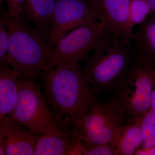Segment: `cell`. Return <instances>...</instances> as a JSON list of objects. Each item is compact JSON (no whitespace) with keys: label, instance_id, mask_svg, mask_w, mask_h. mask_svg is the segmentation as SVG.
Listing matches in <instances>:
<instances>
[{"label":"cell","instance_id":"1","mask_svg":"<svg viewBox=\"0 0 155 155\" xmlns=\"http://www.w3.org/2000/svg\"><path fill=\"white\" fill-rule=\"evenodd\" d=\"M41 76L48 101L69 122L83 117L97 101L79 62L59 64Z\"/></svg>","mask_w":155,"mask_h":155},{"label":"cell","instance_id":"2","mask_svg":"<svg viewBox=\"0 0 155 155\" xmlns=\"http://www.w3.org/2000/svg\"><path fill=\"white\" fill-rule=\"evenodd\" d=\"M9 36L7 62L19 75L35 82L43 73L50 50L47 31L32 27L21 17H10L1 9Z\"/></svg>","mask_w":155,"mask_h":155},{"label":"cell","instance_id":"3","mask_svg":"<svg viewBox=\"0 0 155 155\" xmlns=\"http://www.w3.org/2000/svg\"><path fill=\"white\" fill-rule=\"evenodd\" d=\"M85 79L97 94L116 91L137 60L134 41L123 42L112 35L86 57Z\"/></svg>","mask_w":155,"mask_h":155},{"label":"cell","instance_id":"4","mask_svg":"<svg viewBox=\"0 0 155 155\" xmlns=\"http://www.w3.org/2000/svg\"><path fill=\"white\" fill-rule=\"evenodd\" d=\"M129 121L132 120L114 97L104 104L97 101L83 117L69 122L67 129L72 136L84 141L116 146L122 127Z\"/></svg>","mask_w":155,"mask_h":155},{"label":"cell","instance_id":"5","mask_svg":"<svg viewBox=\"0 0 155 155\" xmlns=\"http://www.w3.org/2000/svg\"><path fill=\"white\" fill-rule=\"evenodd\" d=\"M9 118L38 135L53 132L64 126L50 109L39 87L22 77L17 104Z\"/></svg>","mask_w":155,"mask_h":155},{"label":"cell","instance_id":"6","mask_svg":"<svg viewBox=\"0 0 155 155\" xmlns=\"http://www.w3.org/2000/svg\"><path fill=\"white\" fill-rule=\"evenodd\" d=\"M113 34L98 21H92L73 29L51 48L43 73L64 63L80 62Z\"/></svg>","mask_w":155,"mask_h":155},{"label":"cell","instance_id":"7","mask_svg":"<svg viewBox=\"0 0 155 155\" xmlns=\"http://www.w3.org/2000/svg\"><path fill=\"white\" fill-rule=\"evenodd\" d=\"M152 86L147 66L137 59L114 97L132 120L150 110Z\"/></svg>","mask_w":155,"mask_h":155},{"label":"cell","instance_id":"8","mask_svg":"<svg viewBox=\"0 0 155 155\" xmlns=\"http://www.w3.org/2000/svg\"><path fill=\"white\" fill-rule=\"evenodd\" d=\"M97 21L123 42L136 39L130 20L131 0H87Z\"/></svg>","mask_w":155,"mask_h":155},{"label":"cell","instance_id":"9","mask_svg":"<svg viewBox=\"0 0 155 155\" xmlns=\"http://www.w3.org/2000/svg\"><path fill=\"white\" fill-rule=\"evenodd\" d=\"M94 21L87 0H56L49 34L50 49L69 31Z\"/></svg>","mask_w":155,"mask_h":155},{"label":"cell","instance_id":"10","mask_svg":"<svg viewBox=\"0 0 155 155\" xmlns=\"http://www.w3.org/2000/svg\"><path fill=\"white\" fill-rule=\"evenodd\" d=\"M39 136L6 116L0 119V155H33Z\"/></svg>","mask_w":155,"mask_h":155},{"label":"cell","instance_id":"11","mask_svg":"<svg viewBox=\"0 0 155 155\" xmlns=\"http://www.w3.org/2000/svg\"><path fill=\"white\" fill-rule=\"evenodd\" d=\"M77 138L68 132L67 125L40 135L33 155H72Z\"/></svg>","mask_w":155,"mask_h":155},{"label":"cell","instance_id":"12","mask_svg":"<svg viewBox=\"0 0 155 155\" xmlns=\"http://www.w3.org/2000/svg\"><path fill=\"white\" fill-rule=\"evenodd\" d=\"M22 77L11 69L6 62L0 67V119L8 116L18 100ZM24 78V77H23Z\"/></svg>","mask_w":155,"mask_h":155},{"label":"cell","instance_id":"13","mask_svg":"<svg viewBox=\"0 0 155 155\" xmlns=\"http://www.w3.org/2000/svg\"><path fill=\"white\" fill-rule=\"evenodd\" d=\"M134 42L139 61L155 67V17L150 15L138 25Z\"/></svg>","mask_w":155,"mask_h":155},{"label":"cell","instance_id":"14","mask_svg":"<svg viewBox=\"0 0 155 155\" xmlns=\"http://www.w3.org/2000/svg\"><path fill=\"white\" fill-rule=\"evenodd\" d=\"M56 4V0H25L22 13L34 27L49 32Z\"/></svg>","mask_w":155,"mask_h":155},{"label":"cell","instance_id":"15","mask_svg":"<svg viewBox=\"0 0 155 155\" xmlns=\"http://www.w3.org/2000/svg\"><path fill=\"white\" fill-rule=\"evenodd\" d=\"M143 142L141 127L138 121L133 120L122 127L116 142L118 155H134Z\"/></svg>","mask_w":155,"mask_h":155},{"label":"cell","instance_id":"16","mask_svg":"<svg viewBox=\"0 0 155 155\" xmlns=\"http://www.w3.org/2000/svg\"><path fill=\"white\" fill-rule=\"evenodd\" d=\"M133 120L138 121L141 127L143 142L140 148L148 149L155 147V112L150 110L142 116Z\"/></svg>","mask_w":155,"mask_h":155},{"label":"cell","instance_id":"17","mask_svg":"<svg viewBox=\"0 0 155 155\" xmlns=\"http://www.w3.org/2000/svg\"><path fill=\"white\" fill-rule=\"evenodd\" d=\"M75 155H118V153L114 145L89 143L78 139Z\"/></svg>","mask_w":155,"mask_h":155},{"label":"cell","instance_id":"18","mask_svg":"<svg viewBox=\"0 0 155 155\" xmlns=\"http://www.w3.org/2000/svg\"><path fill=\"white\" fill-rule=\"evenodd\" d=\"M150 13V8L147 0L130 1V16L134 26L144 22Z\"/></svg>","mask_w":155,"mask_h":155},{"label":"cell","instance_id":"19","mask_svg":"<svg viewBox=\"0 0 155 155\" xmlns=\"http://www.w3.org/2000/svg\"><path fill=\"white\" fill-rule=\"evenodd\" d=\"M2 19H0V64L7 62L9 48V36Z\"/></svg>","mask_w":155,"mask_h":155},{"label":"cell","instance_id":"20","mask_svg":"<svg viewBox=\"0 0 155 155\" xmlns=\"http://www.w3.org/2000/svg\"><path fill=\"white\" fill-rule=\"evenodd\" d=\"M8 3V14L10 17H20L24 10L25 0H6Z\"/></svg>","mask_w":155,"mask_h":155},{"label":"cell","instance_id":"21","mask_svg":"<svg viewBox=\"0 0 155 155\" xmlns=\"http://www.w3.org/2000/svg\"><path fill=\"white\" fill-rule=\"evenodd\" d=\"M148 69L152 82V90L151 93V110L155 113V67L153 66L147 65Z\"/></svg>","mask_w":155,"mask_h":155},{"label":"cell","instance_id":"22","mask_svg":"<svg viewBox=\"0 0 155 155\" xmlns=\"http://www.w3.org/2000/svg\"><path fill=\"white\" fill-rule=\"evenodd\" d=\"M135 155H155V146L148 149L139 148L136 152Z\"/></svg>","mask_w":155,"mask_h":155},{"label":"cell","instance_id":"23","mask_svg":"<svg viewBox=\"0 0 155 155\" xmlns=\"http://www.w3.org/2000/svg\"><path fill=\"white\" fill-rule=\"evenodd\" d=\"M150 8L151 13L150 15L155 17V0H147Z\"/></svg>","mask_w":155,"mask_h":155},{"label":"cell","instance_id":"24","mask_svg":"<svg viewBox=\"0 0 155 155\" xmlns=\"http://www.w3.org/2000/svg\"><path fill=\"white\" fill-rule=\"evenodd\" d=\"M3 0H0V6H1V8H2V4Z\"/></svg>","mask_w":155,"mask_h":155},{"label":"cell","instance_id":"25","mask_svg":"<svg viewBox=\"0 0 155 155\" xmlns=\"http://www.w3.org/2000/svg\"></svg>","mask_w":155,"mask_h":155}]
</instances>
